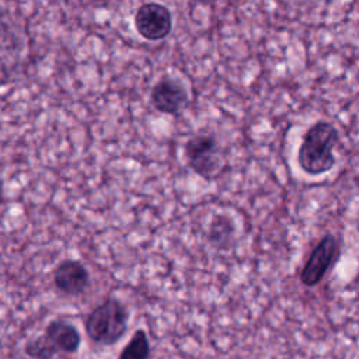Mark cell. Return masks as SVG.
Returning <instances> with one entry per match:
<instances>
[{"mask_svg": "<svg viewBox=\"0 0 359 359\" xmlns=\"http://www.w3.org/2000/svg\"><path fill=\"white\" fill-rule=\"evenodd\" d=\"M338 142L339 133L331 122H314L304 132L297 150V164L302 171L311 177L331 171L337 161L334 150Z\"/></svg>", "mask_w": 359, "mask_h": 359, "instance_id": "cell-1", "label": "cell"}, {"mask_svg": "<svg viewBox=\"0 0 359 359\" xmlns=\"http://www.w3.org/2000/svg\"><path fill=\"white\" fill-rule=\"evenodd\" d=\"M28 56V36L15 18L0 10V86L21 70Z\"/></svg>", "mask_w": 359, "mask_h": 359, "instance_id": "cell-2", "label": "cell"}, {"mask_svg": "<svg viewBox=\"0 0 359 359\" xmlns=\"http://www.w3.org/2000/svg\"><path fill=\"white\" fill-rule=\"evenodd\" d=\"M128 318V309L119 300L107 299L88 314L86 332L98 344L112 345L125 335Z\"/></svg>", "mask_w": 359, "mask_h": 359, "instance_id": "cell-3", "label": "cell"}, {"mask_svg": "<svg viewBox=\"0 0 359 359\" xmlns=\"http://www.w3.org/2000/svg\"><path fill=\"white\" fill-rule=\"evenodd\" d=\"M184 156L188 167L201 178L213 181L226 167L224 154L213 135L198 133L184 144Z\"/></svg>", "mask_w": 359, "mask_h": 359, "instance_id": "cell-4", "label": "cell"}, {"mask_svg": "<svg viewBox=\"0 0 359 359\" xmlns=\"http://www.w3.org/2000/svg\"><path fill=\"white\" fill-rule=\"evenodd\" d=\"M339 255V240L330 233L323 236L310 251L302 266L300 282L307 287L317 286L328 273V271L335 265Z\"/></svg>", "mask_w": 359, "mask_h": 359, "instance_id": "cell-5", "label": "cell"}, {"mask_svg": "<svg viewBox=\"0 0 359 359\" xmlns=\"http://www.w3.org/2000/svg\"><path fill=\"white\" fill-rule=\"evenodd\" d=\"M135 28L147 41H161L171 34L172 14L160 3H144L135 13Z\"/></svg>", "mask_w": 359, "mask_h": 359, "instance_id": "cell-6", "label": "cell"}, {"mask_svg": "<svg viewBox=\"0 0 359 359\" xmlns=\"http://www.w3.org/2000/svg\"><path fill=\"white\" fill-rule=\"evenodd\" d=\"M150 102L161 114L178 115L188 102V93L177 79L161 77L150 91Z\"/></svg>", "mask_w": 359, "mask_h": 359, "instance_id": "cell-7", "label": "cell"}, {"mask_svg": "<svg viewBox=\"0 0 359 359\" xmlns=\"http://www.w3.org/2000/svg\"><path fill=\"white\" fill-rule=\"evenodd\" d=\"M88 271L76 259H66L56 268L53 273L55 286L69 296H77L88 286Z\"/></svg>", "mask_w": 359, "mask_h": 359, "instance_id": "cell-8", "label": "cell"}, {"mask_svg": "<svg viewBox=\"0 0 359 359\" xmlns=\"http://www.w3.org/2000/svg\"><path fill=\"white\" fill-rule=\"evenodd\" d=\"M43 337L56 352L63 351L73 353L80 345V334L77 328L65 320L50 321L45 328Z\"/></svg>", "mask_w": 359, "mask_h": 359, "instance_id": "cell-9", "label": "cell"}, {"mask_svg": "<svg viewBox=\"0 0 359 359\" xmlns=\"http://www.w3.org/2000/svg\"><path fill=\"white\" fill-rule=\"evenodd\" d=\"M150 352V345L147 335L143 330L135 331L128 345L122 349L119 359H147Z\"/></svg>", "mask_w": 359, "mask_h": 359, "instance_id": "cell-10", "label": "cell"}, {"mask_svg": "<svg viewBox=\"0 0 359 359\" xmlns=\"http://www.w3.org/2000/svg\"><path fill=\"white\" fill-rule=\"evenodd\" d=\"M25 352L28 353V356L34 358V359H52L55 356V353H57L50 344L45 339V337H39L34 341H31L27 348Z\"/></svg>", "mask_w": 359, "mask_h": 359, "instance_id": "cell-11", "label": "cell"}, {"mask_svg": "<svg viewBox=\"0 0 359 359\" xmlns=\"http://www.w3.org/2000/svg\"><path fill=\"white\" fill-rule=\"evenodd\" d=\"M355 226H356V230L359 231V213H358V216H356V220H355Z\"/></svg>", "mask_w": 359, "mask_h": 359, "instance_id": "cell-12", "label": "cell"}]
</instances>
